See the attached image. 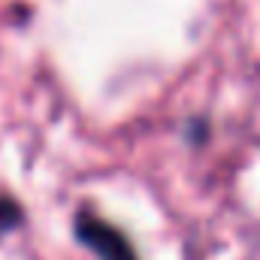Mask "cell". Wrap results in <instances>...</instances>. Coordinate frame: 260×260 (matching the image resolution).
I'll return each mask as SVG.
<instances>
[{"instance_id": "6da1fadb", "label": "cell", "mask_w": 260, "mask_h": 260, "mask_svg": "<svg viewBox=\"0 0 260 260\" xmlns=\"http://www.w3.org/2000/svg\"><path fill=\"white\" fill-rule=\"evenodd\" d=\"M76 239L85 242L97 260H136L130 242L109 224L91 218V215H79L76 218Z\"/></svg>"}, {"instance_id": "7a4b0ae2", "label": "cell", "mask_w": 260, "mask_h": 260, "mask_svg": "<svg viewBox=\"0 0 260 260\" xmlns=\"http://www.w3.org/2000/svg\"><path fill=\"white\" fill-rule=\"evenodd\" d=\"M24 221V212H21V206L15 203V200H6V197H0V239L6 236V233H12L18 224Z\"/></svg>"}]
</instances>
